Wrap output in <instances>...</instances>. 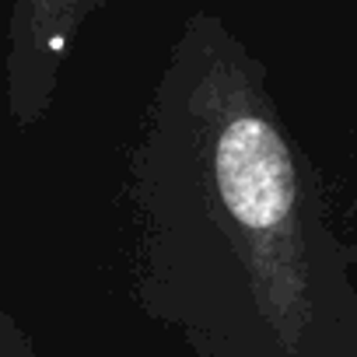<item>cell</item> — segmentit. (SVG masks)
I'll return each mask as SVG.
<instances>
[{
  "mask_svg": "<svg viewBox=\"0 0 357 357\" xmlns=\"http://www.w3.org/2000/svg\"><path fill=\"white\" fill-rule=\"evenodd\" d=\"M218 158H221L218 175L225 197L242 221L266 228L291 211L294 200L291 161L270 123L256 116L235 119L218 144Z\"/></svg>",
  "mask_w": 357,
  "mask_h": 357,
  "instance_id": "6da1fadb",
  "label": "cell"
}]
</instances>
